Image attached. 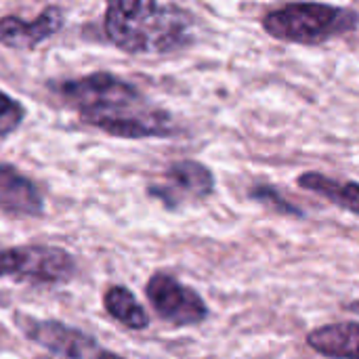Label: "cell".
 <instances>
[{
  "label": "cell",
  "instance_id": "cell-1",
  "mask_svg": "<svg viewBox=\"0 0 359 359\" xmlns=\"http://www.w3.org/2000/svg\"><path fill=\"white\" fill-rule=\"evenodd\" d=\"M80 120L120 139H166L177 133L170 111L151 103L137 84L111 72L48 82Z\"/></svg>",
  "mask_w": 359,
  "mask_h": 359
},
{
  "label": "cell",
  "instance_id": "cell-2",
  "mask_svg": "<svg viewBox=\"0 0 359 359\" xmlns=\"http://www.w3.org/2000/svg\"><path fill=\"white\" fill-rule=\"evenodd\" d=\"M194 13L175 2L116 0L105 6V38L128 55H166L194 42Z\"/></svg>",
  "mask_w": 359,
  "mask_h": 359
},
{
  "label": "cell",
  "instance_id": "cell-3",
  "mask_svg": "<svg viewBox=\"0 0 359 359\" xmlns=\"http://www.w3.org/2000/svg\"><path fill=\"white\" fill-rule=\"evenodd\" d=\"M359 13L320 2H290L263 17L265 32L282 42L318 46L358 29Z\"/></svg>",
  "mask_w": 359,
  "mask_h": 359
},
{
  "label": "cell",
  "instance_id": "cell-4",
  "mask_svg": "<svg viewBox=\"0 0 359 359\" xmlns=\"http://www.w3.org/2000/svg\"><path fill=\"white\" fill-rule=\"evenodd\" d=\"M78 271L72 252L48 244H25L0 248V280L13 278L36 286L67 284Z\"/></svg>",
  "mask_w": 359,
  "mask_h": 359
},
{
  "label": "cell",
  "instance_id": "cell-5",
  "mask_svg": "<svg viewBox=\"0 0 359 359\" xmlns=\"http://www.w3.org/2000/svg\"><path fill=\"white\" fill-rule=\"evenodd\" d=\"M15 326L23 337L38 347L63 359H124L105 349L90 334L57 320H36L25 313H15Z\"/></svg>",
  "mask_w": 359,
  "mask_h": 359
},
{
  "label": "cell",
  "instance_id": "cell-6",
  "mask_svg": "<svg viewBox=\"0 0 359 359\" xmlns=\"http://www.w3.org/2000/svg\"><path fill=\"white\" fill-rule=\"evenodd\" d=\"M145 297L149 299L154 311L172 326H198L206 322L208 307L204 299L175 276L166 271H156L145 284Z\"/></svg>",
  "mask_w": 359,
  "mask_h": 359
},
{
  "label": "cell",
  "instance_id": "cell-7",
  "mask_svg": "<svg viewBox=\"0 0 359 359\" xmlns=\"http://www.w3.org/2000/svg\"><path fill=\"white\" fill-rule=\"evenodd\" d=\"M212 170L196 160H177L166 166L164 181L147 187V196L156 198L168 210H177L185 202H200L215 194Z\"/></svg>",
  "mask_w": 359,
  "mask_h": 359
},
{
  "label": "cell",
  "instance_id": "cell-8",
  "mask_svg": "<svg viewBox=\"0 0 359 359\" xmlns=\"http://www.w3.org/2000/svg\"><path fill=\"white\" fill-rule=\"evenodd\" d=\"M65 25V11L61 6H44L34 21L19 15L0 17V44L15 50H32L53 38Z\"/></svg>",
  "mask_w": 359,
  "mask_h": 359
},
{
  "label": "cell",
  "instance_id": "cell-9",
  "mask_svg": "<svg viewBox=\"0 0 359 359\" xmlns=\"http://www.w3.org/2000/svg\"><path fill=\"white\" fill-rule=\"evenodd\" d=\"M0 210L13 219H34L44 212V198L38 185L6 162L0 164Z\"/></svg>",
  "mask_w": 359,
  "mask_h": 359
},
{
  "label": "cell",
  "instance_id": "cell-10",
  "mask_svg": "<svg viewBox=\"0 0 359 359\" xmlns=\"http://www.w3.org/2000/svg\"><path fill=\"white\" fill-rule=\"evenodd\" d=\"M307 345L328 359H359V322H337L307 334Z\"/></svg>",
  "mask_w": 359,
  "mask_h": 359
},
{
  "label": "cell",
  "instance_id": "cell-11",
  "mask_svg": "<svg viewBox=\"0 0 359 359\" xmlns=\"http://www.w3.org/2000/svg\"><path fill=\"white\" fill-rule=\"evenodd\" d=\"M299 185L305 191L326 198L330 204L359 217V183L355 181H337L322 172H303L299 177Z\"/></svg>",
  "mask_w": 359,
  "mask_h": 359
},
{
  "label": "cell",
  "instance_id": "cell-12",
  "mask_svg": "<svg viewBox=\"0 0 359 359\" xmlns=\"http://www.w3.org/2000/svg\"><path fill=\"white\" fill-rule=\"evenodd\" d=\"M103 307L109 318H114L118 324H122L128 330L141 332L147 330L151 320L145 307L137 301V297L122 284L109 286L103 294Z\"/></svg>",
  "mask_w": 359,
  "mask_h": 359
},
{
  "label": "cell",
  "instance_id": "cell-13",
  "mask_svg": "<svg viewBox=\"0 0 359 359\" xmlns=\"http://www.w3.org/2000/svg\"><path fill=\"white\" fill-rule=\"evenodd\" d=\"M248 198H252V200H257V202H261V204H265V206L273 208V210H276V212H280V215L303 217V210H301V208H297L294 204H290L286 198H282V196H280V191H278L276 187H271V185H267V183H263V185L259 183V185L250 187Z\"/></svg>",
  "mask_w": 359,
  "mask_h": 359
},
{
  "label": "cell",
  "instance_id": "cell-14",
  "mask_svg": "<svg viewBox=\"0 0 359 359\" xmlns=\"http://www.w3.org/2000/svg\"><path fill=\"white\" fill-rule=\"evenodd\" d=\"M23 118L25 107L21 105V101L13 99L0 88V137H8L11 133H15L23 124Z\"/></svg>",
  "mask_w": 359,
  "mask_h": 359
},
{
  "label": "cell",
  "instance_id": "cell-15",
  "mask_svg": "<svg viewBox=\"0 0 359 359\" xmlns=\"http://www.w3.org/2000/svg\"><path fill=\"white\" fill-rule=\"evenodd\" d=\"M347 311H351V313H358L359 316V301H353V303H349L347 307H345Z\"/></svg>",
  "mask_w": 359,
  "mask_h": 359
}]
</instances>
